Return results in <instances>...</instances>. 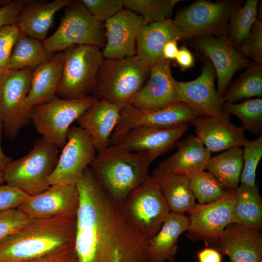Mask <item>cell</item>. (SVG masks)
<instances>
[{"label":"cell","mask_w":262,"mask_h":262,"mask_svg":"<svg viewBox=\"0 0 262 262\" xmlns=\"http://www.w3.org/2000/svg\"><path fill=\"white\" fill-rule=\"evenodd\" d=\"M26 0H13L0 7V28L16 24L19 12Z\"/></svg>","instance_id":"f6af8a7d"},{"label":"cell","mask_w":262,"mask_h":262,"mask_svg":"<svg viewBox=\"0 0 262 262\" xmlns=\"http://www.w3.org/2000/svg\"><path fill=\"white\" fill-rule=\"evenodd\" d=\"M150 70L137 56L103 59L97 75L94 94L120 109L130 105L133 97L142 89Z\"/></svg>","instance_id":"277c9868"},{"label":"cell","mask_w":262,"mask_h":262,"mask_svg":"<svg viewBox=\"0 0 262 262\" xmlns=\"http://www.w3.org/2000/svg\"><path fill=\"white\" fill-rule=\"evenodd\" d=\"M76 186L80 201L74 247L79 262H150L148 240L102 187L89 166Z\"/></svg>","instance_id":"6da1fadb"},{"label":"cell","mask_w":262,"mask_h":262,"mask_svg":"<svg viewBox=\"0 0 262 262\" xmlns=\"http://www.w3.org/2000/svg\"><path fill=\"white\" fill-rule=\"evenodd\" d=\"M99 22H105L124 9L123 0H81Z\"/></svg>","instance_id":"60d3db41"},{"label":"cell","mask_w":262,"mask_h":262,"mask_svg":"<svg viewBox=\"0 0 262 262\" xmlns=\"http://www.w3.org/2000/svg\"><path fill=\"white\" fill-rule=\"evenodd\" d=\"M236 193L235 223L262 229V200L257 185L251 187L241 184Z\"/></svg>","instance_id":"1f68e13d"},{"label":"cell","mask_w":262,"mask_h":262,"mask_svg":"<svg viewBox=\"0 0 262 262\" xmlns=\"http://www.w3.org/2000/svg\"><path fill=\"white\" fill-rule=\"evenodd\" d=\"M236 189L227 190L217 200L207 204H196L187 212L190 227L186 236L193 241L203 240L210 246L229 224L235 223Z\"/></svg>","instance_id":"4fadbf2b"},{"label":"cell","mask_w":262,"mask_h":262,"mask_svg":"<svg viewBox=\"0 0 262 262\" xmlns=\"http://www.w3.org/2000/svg\"><path fill=\"white\" fill-rule=\"evenodd\" d=\"M97 152L90 136L85 130L79 126L70 127L56 166L49 179V185H76Z\"/></svg>","instance_id":"5bb4252c"},{"label":"cell","mask_w":262,"mask_h":262,"mask_svg":"<svg viewBox=\"0 0 262 262\" xmlns=\"http://www.w3.org/2000/svg\"><path fill=\"white\" fill-rule=\"evenodd\" d=\"M103 40L101 23L89 13L80 0H72L65 8L58 28L43 42L48 51L55 53L77 45L99 48L103 45Z\"/></svg>","instance_id":"9c48e42d"},{"label":"cell","mask_w":262,"mask_h":262,"mask_svg":"<svg viewBox=\"0 0 262 262\" xmlns=\"http://www.w3.org/2000/svg\"><path fill=\"white\" fill-rule=\"evenodd\" d=\"M72 0H26L17 25L23 34L43 42L54 22L55 15Z\"/></svg>","instance_id":"d4e9b609"},{"label":"cell","mask_w":262,"mask_h":262,"mask_svg":"<svg viewBox=\"0 0 262 262\" xmlns=\"http://www.w3.org/2000/svg\"><path fill=\"white\" fill-rule=\"evenodd\" d=\"M32 70H7L0 78V121L3 132L15 139L30 120L32 107L27 103Z\"/></svg>","instance_id":"8fae6325"},{"label":"cell","mask_w":262,"mask_h":262,"mask_svg":"<svg viewBox=\"0 0 262 262\" xmlns=\"http://www.w3.org/2000/svg\"><path fill=\"white\" fill-rule=\"evenodd\" d=\"M238 50L253 62L262 64V21H255Z\"/></svg>","instance_id":"ab89813d"},{"label":"cell","mask_w":262,"mask_h":262,"mask_svg":"<svg viewBox=\"0 0 262 262\" xmlns=\"http://www.w3.org/2000/svg\"><path fill=\"white\" fill-rule=\"evenodd\" d=\"M2 132V126L0 121V184L4 182V174L5 170L8 164L13 160L11 157L5 155L2 151L1 145Z\"/></svg>","instance_id":"c3c4849f"},{"label":"cell","mask_w":262,"mask_h":262,"mask_svg":"<svg viewBox=\"0 0 262 262\" xmlns=\"http://www.w3.org/2000/svg\"><path fill=\"white\" fill-rule=\"evenodd\" d=\"M76 185L55 184L28 198L17 208L31 219L76 216L79 205Z\"/></svg>","instance_id":"9a60e30c"},{"label":"cell","mask_w":262,"mask_h":262,"mask_svg":"<svg viewBox=\"0 0 262 262\" xmlns=\"http://www.w3.org/2000/svg\"><path fill=\"white\" fill-rule=\"evenodd\" d=\"M31 220L18 208L0 212V240L15 232Z\"/></svg>","instance_id":"b9f144b4"},{"label":"cell","mask_w":262,"mask_h":262,"mask_svg":"<svg viewBox=\"0 0 262 262\" xmlns=\"http://www.w3.org/2000/svg\"><path fill=\"white\" fill-rule=\"evenodd\" d=\"M200 115L180 101L154 110H145L127 105L120 110L118 122L109 145H116L131 130L139 127L170 128L190 123Z\"/></svg>","instance_id":"7c38bea8"},{"label":"cell","mask_w":262,"mask_h":262,"mask_svg":"<svg viewBox=\"0 0 262 262\" xmlns=\"http://www.w3.org/2000/svg\"><path fill=\"white\" fill-rule=\"evenodd\" d=\"M96 99L92 96L67 99L57 95L49 101L33 106L30 120L45 140L62 149L71 124L89 108Z\"/></svg>","instance_id":"8992f818"},{"label":"cell","mask_w":262,"mask_h":262,"mask_svg":"<svg viewBox=\"0 0 262 262\" xmlns=\"http://www.w3.org/2000/svg\"><path fill=\"white\" fill-rule=\"evenodd\" d=\"M184 34L173 20L150 23L140 30L136 39V54L141 64L150 70L152 66L163 57L164 45L173 40H186Z\"/></svg>","instance_id":"603a6c76"},{"label":"cell","mask_w":262,"mask_h":262,"mask_svg":"<svg viewBox=\"0 0 262 262\" xmlns=\"http://www.w3.org/2000/svg\"><path fill=\"white\" fill-rule=\"evenodd\" d=\"M60 82L56 94L61 98L78 99L94 93L98 68L103 60L99 48L77 45L64 51Z\"/></svg>","instance_id":"52a82bcc"},{"label":"cell","mask_w":262,"mask_h":262,"mask_svg":"<svg viewBox=\"0 0 262 262\" xmlns=\"http://www.w3.org/2000/svg\"><path fill=\"white\" fill-rule=\"evenodd\" d=\"M215 69L208 58L204 61L201 72L189 82H178L181 100L200 115L215 116L225 112L224 101L215 87Z\"/></svg>","instance_id":"ac0fdd59"},{"label":"cell","mask_w":262,"mask_h":262,"mask_svg":"<svg viewBox=\"0 0 262 262\" xmlns=\"http://www.w3.org/2000/svg\"><path fill=\"white\" fill-rule=\"evenodd\" d=\"M148 24L141 16L123 9L105 22L107 43L102 51L106 59H122L136 55L138 34Z\"/></svg>","instance_id":"d6986e66"},{"label":"cell","mask_w":262,"mask_h":262,"mask_svg":"<svg viewBox=\"0 0 262 262\" xmlns=\"http://www.w3.org/2000/svg\"><path fill=\"white\" fill-rule=\"evenodd\" d=\"M242 3L240 0H197L180 10L173 20L187 39L227 36L229 17Z\"/></svg>","instance_id":"ba28073f"},{"label":"cell","mask_w":262,"mask_h":262,"mask_svg":"<svg viewBox=\"0 0 262 262\" xmlns=\"http://www.w3.org/2000/svg\"><path fill=\"white\" fill-rule=\"evenodd\" d=\"M120 205L129 220L147 240L159 231L170 212L159 184L151 175Z\"/></svg>","instance_id":"30bf717a"},{"label":"cell","mask_w":262,"mask_h":262,"mask_svg":"<svg viewBox=\"0 0 262 262\" xmlns=\"http://www.w3.org/2000/svg\"><path fill=\"white\" fill-rule=\"evenodd\" d=\"M54 54L47 50L42 41L22 34L14 46L8 69L19 70L29 68L33 71L49 61Z\"/></svg>","instance_id":"4dcf8cb0"},{"label":"cell","mask_w":262,"mask_h":262,"mask_svg":"<svg viewBox=\"0 0 262 262\" xmlns=\"http://www.w3.org/2000/svg\"><path fill=\"white\" fill-rule=\"evenodd\" d=\"M196 137L211 153L243 146L248 139L245 129L231 122L226 112L215 116L200 115L191 121Z\"/></svg>","instance_id":"ffe728a7"},{"label":"cell","mask_w":262,"mask_h":262,"mask_svg":"<svg viewBox=\"0 0 262 262\" xmlns=\"http://www.w3.org/2000/svg\"><path fill=\"white\" fill-rule=\"evenodd\" d=\"M224 93L225 102L262 96V64L251 63Z\"/></svg>","instance_id":"d6a6232c"},{"label":"cell","mask_w":262,"mask_h":262,"mask_svg":"<svg viewBox=\"0 0 262 262\" xmlns=\"http://www.w3.org/2000/svg\"><path fill=\"white\" fill-rule=\"evenodd\" d=\"M154 160L148 153L109 145L97 151L90 167L104 190L121 204L149 176V167Z\"/></svg>","instance_id":"3957f363"},{"label":"cell","mask_w":262,"mask_h":262,"mask_svg":"<svg viewBox=\"0 0 262 262\" xmlns=\"http://www.w3.org/2000/svg\"></svg>","instance_id":"816d5d0a"},{"label":"cell","mask_w":262,"mask_h":262,"mask_svg":"<svg viewBox=\"0 0 262 262\" xmlns=\"http://www.w3.org/2000/svg\"><path fill=\"white\" fill-rule=\"evenodd\" d=\"M64 60L63 51L54 53L48 61L32 72L27 103L32 108L57 96Z\"/></svg>","instance_id":"83f0119b"},{"label":"cell","mask_w":262,"mask_h":262,"mask_svg":"<svg viewBox=\"0 0 262 262\" xmlns=\"http://www.w3.org/2000/svg\"><path fill=\"white\" fill-rule=\"evenodd\" d=\"M177 146V151L161 161L157 169L182 175L206 169L211 154L196 136L189 135Z\"/></svg>","instance_id":"484cf974"},{"label":"cell","mask_w":262,"mask_h":262,"mask_svg":"<svg viewBox=\"0 0 262 262\" xmlns=\"http://www.w3.org/2000/svg\"><path fill=\"white\" fill-rule=\"evenodd\" d=\"M170 262H178L176 261L175 260V259L174 258V259H172V260L170 261Z\"/></svg>","instance_id":"f907efd6"},{"label":"cell","mask_w":262,"mask_h":262,"mask_svg":"<svg viewBox=\"0 0 262 262\" xmlns=\"http://www.w3.org/2000/svg\"><path fill=\"white\" fill-rule=\"evenodd\" d=\"M190 227L188 216L170 212L157 234L148 240L150 262H170L178 248L180 236Z\"/></svg>","instance_id":"4316f807"},{"label":"cell","mask_w":262,"mask_h":262,"mask_svg":"<svg viewBox=\"0 0 262 262\" xmlns=\"http://www.w3.org/2000/svg\"><path fill=\"white\" fill-rule=\"evenodd\" d=\"M29 196L18 188L0 184V212L17 208Z\"/></svg>","instance_id":"7bdbcfd3"},{"label":"cell","mask_w":262,"mask_h":262,"mask_svg":"<svg viewBox=\"0 0 262 262\" xmlns=\"http://www.w3.org/2000/svg\"><path fill=\"white\" fill-rule=\"evenodd\" d=\"M190 186L199 204L213 202L226 192L217 180L209 172L204 170L188 173Z\"/></svg>","instance_id":"8d00e7d4"},{"label":"cell","mask_w":262,"mask_h":262,"mask_svg":"<svg viewBox=\"0 0 262 262\" xmlns=\"http://www.w3.org/2000/svg\"><path fill=\"white\" fill-rule=\"evenodd\" d=\"M180 0H123L124 6L141 16L148 23L170 18Z\"/></svg>","instance_id":"d590c367"},{"label":"cell","mask_w":262,"mask_h":262,"mask_svg":"<svg viewBox=\"0 0 262 262\" xmlns=\"http://www.w3.org/2000/svg\"><path fill=\"white\" fill-rule=\"evenodd\" d=\"M24 262H79V261L74 245H72Z\"/></svg>","instance_id":"ee69618b"},{"label":"cell","mask_w":262,"mask_h":262,"mask_svg":"<svg viewBox=\"0 0 262 262\" xmlns=\"http://www.w3.org/2000/svg\"><path fill=\"white\" fill-rule=\"evenodd\" d=\"M243 168V149L231 147L211 158L206 169L225 189H236Z\"/></svg>","instance_id":"f546056e"},{"label":"cell","mask_w":262,"mask_h":262,"mask_svg":"<svg viewBox=\"0 0 262 262\" xmlns=\"http://www.w3.org/2000/svg\"><path fill=\"white\" fill-rule=\"evenodd\" d=\"M190 123L170 128L139 127L129 131L116 145L131 152L148 153L155 159L177 145Z\"/></svg>","instance_id":"44dd1931"},{"label":"cell","mask_w":262,"mask_h":262,"mask_svg":"<svg viewBox=\"0 0 262 262\" xmlns=\"http://www.w3.org/2000/svg\"><path fill=\"white\" fill-rule=\"evenodd\" d=\"M224 109L229 114L238 117L242 127L254 134L262 131V99H248L240 103L225 102Z\"/></svg>","instance_id":"e575fe53"},{"label":"cell","mask_w":262,"mask_h":262,"mask_svg":"<svg viewBox=\"0 0 262 262\" xmlns=\"http://www.w3.org/2000/svg\"><path fill=\"white\" fill-rule=\"evenodd\" d=\"M175 60L182 70L191 68L195 62L193 54L185 46H182L179 49Z\"/></svg>","instance_id":"bcb514c9"},{"label":"cell","mask_w":262,"mask_h":262,"mask_svg":"<svg viewBox=\"0 0 262 262\" xmlns=\"http://www.w3.org/2000/svg\"><path fill=\"white\" fill-rule=\"evenodd\" d=\"M22 34L17 24L0 28V78L9 70V63L13 48Z\"/></svg>","instance_id":"f35d334b"},{"label":"cell","mask_w":262,"mask_h":262,"mask_svg":"<svg viewBox=\"0 0 262 262\" xmlns=\"http://www.w3.org/2000/svg\"><path fill=\"white\" fill-rule=\"evenodd\" d=\"M76 216L32 219L0 240V262H24L74 245Z\"/></svg>","instance_id":"7a4b0ae2"},{"label":"cell","mask_w":262,"mask_h":262,"mask_svg":"<svg viewBox=\"0 0 262 262\" xmlns=\"http://www.w3.org/2000/svg\"><path fill=\"white\" fill-rule=\"evenodd\" d=\"M199 52L212 62L217 79V91L223 97L236 72L251 62L232 45L227 36L193 39Z\"/></svg>","instance_id":"2e32d148"},{"label":"cell","mask_w":262,"mask_h":262,"mask_svg":"<svg viewBox=\"0 0 262 262\" xmlns=\"http://www.w3.org/2000/svg\"><path fill=\"white\" fill-rule=\"evenodd\" d=\"M243 149V168L240 178L241 184L256 186L257 166L262 157V135L256 139L247 140Z\"/></svg>","instance_id":"74e56055"},{"label":"cell","mask_w":262,"mask_h":262,"mask_svg":"<svg viewBox=\"0 0 262 262\" xmlns=\"http://www.w3.org/2000/svg\"><path fill=\"white\" fill-rule=\"evenodd\" d=\"M198 262H222L221 253L216 248L207 246L198 251Z\"/></svg>","instance_id":"7dc6e473"},{"label":"cell","mask_w":262,"mask_h":262,"mask_svg":"<svg viewBox=\"0 0 262 262\" xmlns=\"http://www.w3.org/2000/svg\"><path fill=\"white\" fill-rule=\"evenodd\" d=\"M258 0H247L242 6L236 8L229 17L227 37L237 50L258 19Z\"/></svg>","instance_id":"836d02e7"},{"label":"cell","mask_w":262,"mask_h":262,"mask_svg":"<svg viewBox=\"0 0 262 262\" xmlns=\"http://www.w3.org/2000/svg\"><path fill=\"white\" fill-rule=\"evenodd\" d=\"M59 157V148L42 137L34 142L24 156L12 160L4 174L6 184L22 190L29 196L46 190L49 179L54 170Z\"/></svg>","instance_id":"5b68a950"},{"label":"cell","mask_w":262,"mask_h":262,"mask_svg":"<svg viewBox=\"0 0 262 262\" xmlns=\"http://www.w3.org/2000/svg\"><path fill=\"white\" fill-rule=\"evenodd\" d=\"M121 109L104 100L96 99L76 120L90 136L97 151L109 146L120 117Z\"/></svg>","instance_id":"cb8c5ba5"},{"label":"cell","mask_w":262,"mask_h":262,"mask_svg":"<svg viewBox=\"0 0 262 262\" xmlns=\"http://www.w3.org/2000/svg\"><path fill=\"white\" fill-rule=\"evenodd\" d=\"M180 101L178 81L172 75L169 61L162 59L152 66L146 82L130 105L150 110Z\"/></svg>","instance_id":"e0dca14e"},{"label":"cell","mask_w":262,"mask_h":262,"mask_svg":"<svg viewBox=\"0 0 262 262\" xmlns=\"http://www.w3.org/2000/svg\"><path fill=\"white\" fill-rule=\"evenodd\" d=\"M151 175L159 184L170 212L184 214L196 205L186 175L169 173L157 168Z\"/></svg>","instance_id":"f1b7e54d"},{"label":"cell","mask_w":262,"mask_h":262,"mask_svg":"<svg viewBox=\"0 0 262 262\" xmlns=\"http://www.w3.org/2000/svg\"><path fill=\"white\" fill-rule=\"evenodd\" d=\"M176 40L168 42L163 50V57L167 60L175 59L179 51L177 42Z\"/></svg>","instance_id":"681fc988"},{"label":"cell","mask_w":262,"mask_h":262,"mask_svg":"<svg viewBox=\"0 0 262 262\" xmlns=\"http://www.w3.org/2000/svg\"><path fill=\"white\" fill-rule=\"evenodd\" d=\"M214 245L221 253L228 256L230 262L262 261V229L232 223L227 226Z\"/></svg>","instance_id":"7402d4cb"}]
</instances>
